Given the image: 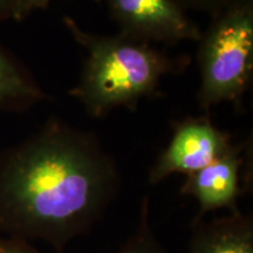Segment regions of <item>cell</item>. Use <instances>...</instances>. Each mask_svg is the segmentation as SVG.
I'll return each instance as SVG.
<instances>
[{"instance_id": "277c9868", "label": "cell", "mask_w": 253, "mask_h": 253, "mask_svg": "<svg viewBox=\"0 0 253 253\" xmlns=\"http://www.w3.org/2000/svg\"><path fill=\"white\" fill-rule=\"evenodd\" d=\"M120 34L142 42L199 41L202 32L176 0H106Z\"/></svg>"}, {"instance_id": "6da1fadb", "label": "cell", "mask_w": 253, "mask_h": 253, "mask_svg": "<svg viewBox=\"0 0 253 253\" xmlns=\"http://www.w3.org/2000/svg\"><path fill=\"white\" fill-rule=\"evenodd\" d=\"M115 161L94 132L50 118L0 154V233L62 253L118 195Z\"/></svg>"}, {"instance_id": "ba28073f", "label": "cell", "mask_w": 253, "mask_h": 253, "mask_svg": "<svg viewBox=\"0 0 253 253\" xmlns=\"http://www.w3.org/2000/svg\"><path fill=\"white\" fill-rule=\"evenodd\" d=\"M47 99L30 71L0 45V112L23 113Z\"/></svg>"}, {"instance_id": "8992f818", "label": "cell", "mask_w": 253, "mask_h": 253, "mask_svg": "<svg viewBox=\"0 0 253 253\" xmlns=\"http://www.w3.org/2000/svg\"><path fill=\"white\" fill-rule=\"evenodd\" d=\"M242 145L232 144L219 158L203 169L186 176L181 194L194 197L198 203L196 221L205 213L226 209L238 212L237 202L240 196V170L244 157Z\"/></svg>"}, {"instance_id": "4fadbf2b", "label": "cell", "mask_w": 253, "mask_h": 253, "mask_svg": "<svg viewBox=\"0 0 253 253\" xmlns=\"http://www.w3.org/2000/svg\"><path fill=\"white\" fill-rule=\"evenodd\" d=\"M20 0H0V23L13 19Z\"/></svg>"}, {"instance_id": "30bf717a", "label": "cell", "mask_w": 253, "mask_h": 253, "mask_svg": "<svg viewBox=\"0 0 253 253\" xmlns=\"http://www.w3.org/2000/svg\"><path fill=\"white\" fill-rule=\"evenodd\" d=\"M176 1L184 9H198V11L208 12L214 17L225 9L248 1V0H176Z\"/></svg>"}, {"instance_id": "5b68a950", "label": "cell", "mask_w": 253, "mask_h": 253, "mask_svg": "<svg viewBox=\"0 0 253 253\" xmlns=\"http://www.w3.org/2000/svg\"><path fill=\"white\" fill-rule=\"evenodd\" d=\"M231 145V136L208 118L186 119L173 126L171 140L150 168L148 181L156 185L173 173H194L225 154Z\"/></svg>"}, {"instance_id": "7c38bea8", "label": "cell", "mask_w": 253, "mask_h": 253, "mask_svg": "<svg viewBox=\"0 0 253 253\" xmlns=\"http://www.w3.org/2000/svg\"><path fill=\"white\" fill-rule=\"evenodd\" d=\"M0 253H40L26 240L0 236Z\"/></svg>"}, {"instance_id": "52a82bcc", "label": "cell", "mask_w": 253, "mask_h": 253, "mask_svg": "<svg viewBox=\"0 0 253 253\" xmlns=\"http://www.w3.org/2000/svg\"><path fill=\"white\" fill-rule=\"evenodd\" d=\"M188 253H253V217L238 211L209 223L195 221Z\"/></svg>"}, {"instance_id": "9c48e42d", "label": "cell", "mask_w": 253, "mask_h": 253, "mask_svg": "<svg viewBox=\"0 0 253 253\" xmlns=\"http://www.w3.org/2000/svg\"><path fill=\"white\" fill-rule=\"evenodd\" d=\"M118 253H167L150 225L148 197H144L142 202L137 227Z\"/></svg>"}, {"instance_id": "3957f363", "label": "cell", "mask_w": 253, "mask_h": 253, "mask_svg": "<svg viewBox=\"0 0 253 253\" xmlns=\"http://www.w3.org/2000/svg\"><path fill=\"white\" fill-rule=\"evenodd\" d=\"M199 41V107L209 113L227 102L240 109L253 73V0L212 17Z\"/></svg>"}, {"instance_id": "8fae6325", "label": "cell", "mask_w": 253, "mask_h": 253, "mask_svg": "<svg viewBox=\"0 0 253 253\" xmlns=\"http://www.w3.org/2000/svg\"><path fill=\"white\" fill-rule=\"evenodd\" d=\"M50 1L52 0H20L17 9H15L13 20L23 21L24 19L30 17L33 12L46 8ZM94 1L101 2L102 0H94Z\"/></svg>"}, {"instance_id": "7a4b0ae2", "label": "cell", "mask_w": 253, "mask_h": 253, "mask_svg": "<svg viewBox=\"0 0 253 253\" xmlns=\"http://www.w3.org/2000/svg\"><path fill=\"white\" fill-rule=\"evenodd\" d=\"M63 24L86 52L80 78L69 95L94 119L121 107L135 112L142 100L155 96L164 77L189 65L186 56L172 59L150 43L122 34L90 33L71 17L63 18Z\"/></svg>"}]
</instances>
